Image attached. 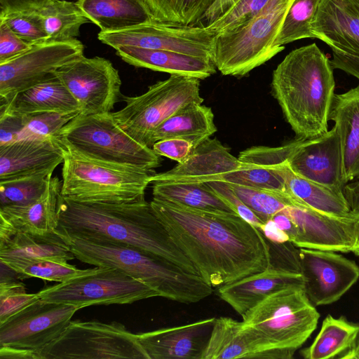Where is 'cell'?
<instances>
[{
    "label": "cell",
    "mask_w": 359,
    "mask_h": 359,
    "mask_svg": "<svg viewBox=\"0 0 359 359\" xmlns=\"http://www.w3.org/2000/svg\"><path fill=\"white\" fill-rule=\"evenodd\" d=\"M78 39H47L0 63V98H8L55 76L62 66L83 55Z\"/></svg>",
    "instance_id": "7c38bea8"
},
{
    "label": "cell",
    "mask_w": 359,
    "mask_h": 359,
    "mask_svg": "<svg viewBox=\"0 0 359 359\" xmlns=\"http://www.w3.org/2000/svg\"><path fill=\"white\" fill-rule=\"evenodd\" d=\"M282 163L265 165L241 161L240 168L224 175L222 182L286 193Z\"/></svg>",
    "instance_id": "74e56055"
},
{
    "label": "cell",
    "mask_w": 359,
    "mask_h": 359,
    "mask_svg": "<svg viewBox=\"0 0 359 359\" xmlns=\"http://www.w3.org/2000/svg\"><path fill=\"white\" fill-rule=\"evenodd\" d=\"M79 309L74 305L40 299L0 324V346L39 353L62 333Z\"/></svg>",
    "instance_id": "9a60e30c"
},
{
    "label": "cell",
    "mask_w": 359,
    "mask_h": 359,
    "mask_svg": "<svg viewBox=\"0 0 359 359\" xmlns=\"http://www.w3.org/2000/svg\"><path fill=\"white\" fill-rule=\"evenodd\" d=\"M353 232L355 242L351 252L359 256V212L355 214Z\"/></svg>",
    "instance_id": "680465c9"
},
{
    "label": "cell",
    "mask_w": 359,
    "mask_h": 359,
    "mask_svg": "<svg viewBox=\"0 0 359 359\" xmlns=\"http://www.w3.org/2000/svg\"><path fill=\"white\" fill-rule=\"evenodd\" d=\"M0 261L18 273L20 279L35 277L48 281L62 283L86 273L90 270L80 269L68 262L48 259L6 257H0Z\"/></svg>",
    "instance_id": "8d00e7d4"
},
{
    "label": "cell",
    "mask_w": 359,
    "mask_h": 359,
    "mask_svg": "<svg viewBox=\"0 0 359 359\" xmlns=\"http://www.w3.org/2000/svg\"><path fill=\"white\" fill-rule=\"evenodd\" d=\"M55 75L76 99L81 114L110 112L119 100L118 71L104 57L83 55L58 69Z\"/></svg>",
    "instance_id": "5bb4252c"
},
{
    "label": "cell",
    "mask_w": 359,
    "mask_h": 359,
    "mask_svg": "<svg viewBox=\"0 0 359 359\" xmlns=\"http://www.w3.org/2000/svg\"><path fill=\"white\" fill-rule=\"evenodd\" d=\"M30 46L0 20V63L19 55Z\"/></svg>",
    "instance_id": "c3c4849f"
},
{
    "label": "cell",
    "mask_w": 359,
    "mask_h": 359,
    "mask_svg": "<svg viewBox=\"0 0 359 359\" xmlns=\"http://www.w3.org/2000/svg\"><path fill=\"white\" fill-rule=\"evenodd\" d=\"M40 299L38 292L27 293L21 282H0V324Z\"/></svg>",
    "instance_id": "f6af8a7d"
},
{
    "label": "cell",
    "mask_w": 359,
    "mask_h": 359,
    "mask_svg": "<svg viewBox=\"0 0 359 359\" xmlns=\"http://www.w3.org/2000/svg\"><path fill=\"white\" fill-rule=\"evenodd\" d=\"M81 154L100 161L147 170L161 165V156L129 135L112 113H80L54 137Z\"/></svg>",
    "instance_id": "52a82bcc"
},
{
    "label": "cell",
    "mask_w": 359,
    "mask_h": 359,
    "mask_svg": "<svg viewBox=\"0 0 359 359\" xmlns=\"http://www.w3.org/2000/svg\"><path fill=\"white\" fill-rule=\"evenodd\" d=\"M63 159L62 149L55 138L21 139L0 146V182L53 174Z\"/></svg>",
    "instance_id": "7402d4cb"
},
{
    "label": "cell",
    "mask_w": 359,
    "mask_h": 359,
    "mask_svg": "<svg viewBox=\"0 0 359 359\" xmlns=\"http://www.w3.org/2000/svg\"><path fill=\"white\" fill-rule=\"evenodd\" d=\"M215 0H144L154 22L196 26Z\"/></svg>",
    "instance_id": "d590c367"
},
{
    "label": "cell",
    "mask_w": 359,
    "mask_h": 359,
    "mask_svg": "<svg viewBox=\"0 0 359 359\" xmlns=\"http://www.w3.org/2000/svg\"><path fill=\"white\" fill-rule=\"evenodd\" d=\"M330 60L334 69H337L359 81V46L331 48Z\"/></svg>",
    "instance_id": "7dc6e473"
},
{
    "label": "cell",
    "mask_w": 359,
    "mask_h": 359,
    "mask_svg": "<svg viewBox=\"0 0 359 359\" xmlns=\"http://www.w3.org/2000/svg\"><path fill=\"white\" fill-rule=\"evenodd\" d=\"M270 0H238L206 27L216 34L233 31L258 15Z\"/></svg>",
    "instance_id": "7bdbcfd3"
},
{
    "label": "cell",
    "mask_w": 359,
    "mask_h": 359,
    "mask_svg": "<svg viewBox=\"0 0 359 359\" xmlns=\"http://www.w3.org/2000/svg\"><path fill=\"white\" fill-rule=\"evenodd\" d=\"M79 260L121 271L164 298L184 304L200 302L212 292L203 279L177 265L136 248L60 236Z\"/></svg>",
    "instance_id": "277c9868"
},
{
    "label": "cell",
    "mask_w": 359,
    "mask_h": 359,
    "mask_svg": "<svg viewBox=\"0 0 359 359\" xmlns=\"http://www.w3.org/2000/svg\"><path fill=\"white\" fill-rule=\"evenodd\" d=\"M215 318L137 334L149 359H201Z\"/></svg>",
    "instance_id": "44dd1931"
},
{
    "label": "cell",
    "mask_w": 359,
    "mask_h": 359,
    "mask_svg": "<svg viewBox=\"0 0 359 359\" xmlns=\"http://www.w3.org/2000/svg\"><path fill=\"white\" fill-rule=\"evenodd\" d=\"M205 184L243 219L259 229L264 224L243 202L228 183L221 181H215L205 182Z\"/></svg>",
    "instance_id": "bcb514c9"
},
{
    "label": "cell",
    "mask_w": 359,
    "mask_h": 359,
    "mask_svg": "<svg viewBox=\"0 0 359 359\" xmlns=\"http://www.w3.org/2000/svg\"><path fill=\"white\" fill-rule=\"evenodd\" d=\"M297 175L344 193L340 140L336 128L310 140H300L287 159Z\"/></svg>",
    "instance_id": "d6986e66"
},
{
    "label": "cell",
    "mask_w": 359,
    "mask_h": 359,
    "mask_svg": "<svg viewBox=\"0 0 359 359\" xmlns=\"http://www.w3.org/2000/svg\"><path fill=\"white\" fill-rule=\"evenodd\" d=\"M41 299L76 306L126 304L160 297L146 285L120 270L96 266L81 276L44 288Z\"/></svg>",
    "instance_id": "8fae6325"
},
{
    "label": "cell",
    "mask_w": 359,
    "mask_h": 359,
    "mask_svg": "<svg viewBox=\"0 0 359 359\" xmlns=\"http://www.w3.org/2000/svg\"><path fill=\"white\" fill-rule=\"evenodd\" d=\"M320 0H294L283 20L275 41L276 47L306 38H314L311 24Z\"/></svg>",
    "instance_id": "f35d334b"
},
{
    "label": "cell",
    "mask_w": 359,
    "mask_h": 359,
    "mask_svg": "<svg viewBox=\"0 0 359 359\" xmlns=\"http://www.w3.org/2000/svg\"><path fill=\"white\" fill-rule=\"evenodd\" d=\"M238 0H215L196 26L207 27L233 6Z\"/></svg>",
    "instance_id": "f5cc1de1"
},
{
    "label": "cell",
    "mask_w": 359,
    "mask_h": 359,
    "mask_svg": "<svg viewBox=\"0 0 359 359\" xmlns=\"http://www.w3.org/2000/svg\"><path fill=\"white\" fill-rule=\"evenodd\" d=\"M241 317L278 347L296 352L316 329L320 313L303 288L287 287L268 296Z\"/></svg>",
    "instance_id": "30bf717a"
},
{
    "label": "cell",
    "mask_w": 359,
    "mask_h": 359,
    "mask_svg": "<svg viewBox=\"0 0 359 359\" xmlns=\"http://www.w3.org/2000/svg\"><path fill=\"white\" fill-rule=\"evenodd\" d=\"M216 34L206 27L148 22L116 32H100L98 39L116 49L135 46L174 51L212 60Z\"/></svg>",
    "instance_id": "4fadbf2b"
},
{
    "label": "cell",
    "mask_w": 359,
    "mask_h": 359,
    "mask_svg": "<svg viewBox=\"0 0 359 359\" xmlns=\"http://www.w3.org/2000/svg\"><path fill=\"white\" fill-rule=\"evenodd\" d=\"M294 0H270L252 20L233 31L216 34L212 61L224 76H243L283 50L274 43Z\"/></svg>",
    "instance_id": "8992f818"
},
{
    "label": "cell",
    "mask_w": 359,
    "mask_h": 359,
    "mask_svg": "<svg viewBox=\"0 0 359 359\" xmlns=\"http://www.w3.org/2000/svg\"><path fill=\"white\" fill-rule=\"evenodd\" d=\"M283 211L295 224L298 248L351 252L355 242V214L349 217L330 216L305 205H289Z\"/></svg>",
    "instance_id": "ac0fdd59"
},
{
    "label": "cell",
    "mask_w": 359,
    "mask_h": 359,
    "mask_svg": "<svg viewBox=\"0 0 359 359\" xmlns=\"http://www.w3.org/2000/svg\"><path fill=\"white\" fill-rule=\"evenodd\" d=\"M333 69L316 43L292 50L274 69L272 94L297 139H313L328 130L335 95Z\"/></svg>",
    "instance_id": "3957f363"
},
{
    "label": "cell",
    "mask_w": 359,
    "mask_h": 359,
    "mask_svg": "<svg viewBox=\"0 0 359 359\" xmlns=\"http://www.w3.org/2000/svg\"><path fill=\"white\" fill-rule=\"evenodd\" d=\"M48 39L71 40L80 34L81 26L89 20L76 2L53 0L38 11Z\"/></svg>",
    "instance_id": "e575fe53"
},
{
    "label": "cell",
    "mask_w": 359,
    "mask_h": 359,
    "mask_svg": "<svg viewBox=\"0 0 359 359\" xmlns=\"http://www.w3.org/2000/svg\"><path fill=\"white\" fill-rule=\"evenodd\" d=\"M55 139L64 158L62 196L81 203H126L144 199L154 170L94 159Z\"/></svg>",
    "instance_id": "5b68a950"
},
{
    "label": "cell",
    "mask_w": 359,
    "mask_h": 359,
    "mask_svg": "<svg viewBox=\"0 0 359 359\" xmlns=\"http://www.w3.org/2000/svg\"><path fill=\"white\" fill-rule=\"evenodd\" d=\"M311 30L330 48L359 46V0H320Z\"/></svg>",
    "instance_id": "d4e9b609"
},
{
    "label": "cell",
    "mask_w": 359,
    "mask_h": 359,
    "mask_svg": "<svg viewBox=\"0 0 359 359\" xmlns=\"http://www.w3.org/2000/svg\"><path fill=\"white\" fill-rule=\"evenodd\" d=\"M0 111L21 115L45 111H81L76 99L55 75L8 98H0Z\"/></svg>",
    "instance_id": "83f0119b"
},
{
    "label": "cell",
    "mask_w": 359,
    "mask_h": 359,
    "mask_svg": "<svg viewBox=\"0 0 359 359\" xmlns=\"http://www.w3.org/2000/svg\"><path fill=\"white\" fill-rule=\"evenodd\" d=\"M329 119L334 121L339 137L346 185L359 180V85L334 95Z\"/></svg>",
    "instance_id": "484cf974"
},
{
    "label": "cell",
    "mask_w": 359,
    "mask_h": 359,
    "mask_svg": "<svg viewBox=\"0 0 359 359\" xmlns=\"http://www.w3.org/2000/svg\"><path fill=\"white\" fill-rule=\"evenodd\" d=\"M198 78L171 74L149 86L143 94L123 97L126 106L111 112L118 124L133 139L150 147L154 130L176 111L191 103L203 102Z\"/></svg>",
    "instance_id": "ba28073f"
},
{
    "label": "cell",
    "mask_w": 359,
    "mask_h": 359,
    "mask_svg": "<svg viewBox=\"0 0 359 359\" xmlns=\"http://www.w3.org/2000/svg\"><path fill=\"white\" fill-rule=\"evenodd\" d=\"M259 230L267 241L273 243L282 244L290 241L288 235L279 229L272 219L264 222Z\"/></svg>",
    "instance_id": "db71d44e"
},
{
    "label": "cell",
    "mask_w": 359,
    "mask_h": 359,
    "mask_svg": "<svg viewBox=\"0 0 359 359\" xmlns=\"http://www.w3.org/2000/svg\"><path fill=\"white\" fill-rule=\"evenodd\" d=\"M229 184V183H228ZM243 202L264 223L287 206L297 205L286 193L229 184Z\"/></svg>",
    "instance_id": "ab89813d"
},
{
    "label": "cell",
    "mask_w": 359,
    "mask_h": 359,
    "mask_svg": "<svg viewBox=\"0 0 359 359\" xmlns=\"http://www.w3.org/2000/svg\"><path fill=\"white\" fill-rule=\"evenodd\" d=\"M40 359H149L137 336L118 322L70 321Z\"/></svg>",
    "instance_id": "9c48e42d"
},
{
    "label": "cell",
    "mask_w": 359,
    "mask_h": 359,
    "mask_svg": "<svg viewBox=\"0 0 359 359\" xmlns=\"http://www.w3.org/2000/svg\"><path fill=\"white\" fill-rule=\"evenodd\" d=\"M53 0H0V14L13 11H39Z\"/></svg>",
    "instance_id": "816d5d0a"
},
{
    "label": "cell",
    "mask_w": 359,
    "mask_h": 359,
    "mask_svg": "<svg viewBox=\"0 0 359 359\" xmlns=\"http://www.w3.org/2000/svg\"><path fill=\"white\" fill-rule=\"evenodd\" d=\"M23 127L24 115L0 111V146L17 141Z\"/></svg>",
    "instance_id": "f907efd6"
},
{
    "label": "cell",
    "mask_w": 359,
    "mask_h": 359,
    "mask_svg": "<svg viewBox=\"0 0 359 359\" xmlns=\"http://www.w3.org/2000/svg\"><path fill=\"white\" fill-rule=\"evenodd\" d=\"M52 174H39L0 182V207L21 206L39 199Z\"/></svg>",
    "instance_id": "60d3db41"
},
{
    "label": "cell",
    "mask_w": 359,
    "mask_h": 359,
    "mask_svg": "<svg viewBox=\"0 0 359 359\" xmlns=\"http://www.w3.org/2000/svg\"><path fill=\"white\" fill-rule=\"evenodd\" d=\"M241 161L218 140H205L196 147L189 156L172 169L154 173L153 182L205 183L222 181L226 174L238 170Z\"/></svg>",
    "instance_id": "ffe728a7"
},
{
    "label": "cell",
    "mask_w": 359,
    "mask_h": 359,
    "mask_svg": "<svg viewBox=\"0 0 359 359\" xmlns=\"http://www.w3.org/2000/svg\"><path fill=\"white\" fill-rule=\"evenodd\" d=\"M294 353L278 347L243 320L219 317L215 320L201 359H290Z\"/></svg>",
    "instance_id": "e0dca14e"
},
{
    "label": "cell",
    "mask_w": 359,
    "mask_h": 359,
    "mask_svg": "<svg viewBox=\"0 0 359 359\" xmlns=\"http://www.w3.org/2000/svg\"><path fill=\"white\" fill-rule=\"evenodd\" d=\"M215 132L217 128L211 108L191 103L176 111L154 130L150 147L161 140L180 138L190 142L194 149Z\"/></svg>",
    "instance_id": "4dcf8cb0"
},
{
    "label": "cell",
    "mask_w": 359,
    "mask_h": 359,
    "mask_svg": "<svg viewBox=\"0 0 359 359\" xmlns=\"http://www.w3.org/2000/svg\"><path fill=\"white\" fill-rule=\"evenodd\" d=\"M337 252L299 248L303 290L315 307L338 301L359 278V266Z\"/></svg>",
    "instance_id": "2e32d148"
},
{
    "label": "cell",
    "mask_w": 359,
    "mask_h": 359,
    "mask_svg": "<svg viewBox=\"0 0 359 359\" xmlns=\"http://www.w3.org/2000/svg\"><path fill=\"white\" fill-rule=\"evenodd\" d=\"M153 198L191 209L236 214L205 183L153 182Z\"/></svg>",
    "instance_id": "d6a6232c"
},
{
    "label": "cell",
    "mask_w": 359,
    "mask_h": 359,
    "mask_svg": "<svg viewBox=\"0 0 359 359\" xmlns=\"http://www.w3.org/2000/svg\"><path fill=\"white\" fill-rule=\"evenodd\" d=\"M0 20L30 46L46 41L47 34L38 11H13L0 14Z\"/></svg>",
    "instance_id": "ee69618b"
},
{
    "label": "cell",
    "mask_w": 359,
    "mask_h": 359,
    "mask_svg": "<svg viewBox=\"0 0 359 359\" xmlns=\"http://www.w3.org/2000/svg\"><path fill=\"white\" fill-rule=\"evenodd\" d=\"M286 193L297 205H305L337 217H349L351 212L344 193L309 180L294 173L286 161L281 164Z\"/></svg>",
    "instance_id": "f546056e"
},
{
    "label": "cell",
    "mask_w": 359,
    "mask_h": 359,
    "mask_svg": "<svg viewBox=\"0 0 359 359\" xmlns=\"http://www.w3.org/2000/svg\"><path fill=\"white\" fill-rule=\"evenodd\" d=\"M302 273L272 265L265 270L217 287L216 293L241 316L271 294L287 287H304Z\"/></svg>",
    "instance_id": "cb8c5ba5"
},
{
    "label": "cell",
    "mask_w": 359,
    "mask_h": 359,
    "mask_svg": "<svg viewBox=\"0 0 359 359\" xmlns=\"http://www.w3.org/2000/svg\"><path fill=\"white\" fill-rule=\"evenodd\" d=\"M272 219L279 229L285 231L292 243L297 235V229L292 219L283 211H280L273 215Z\"/></svg>",
    "instance_id": "9f6ffc18"
},
{
    "label": "cell",
    "mask_w": 359,
    "mask_h": 359,
    "mask_svg": "<svg viewBox=\"0 0 359 359\" xmlns=\"http://www.w3.org/2000/svg\"><path fill=\"white\" fill-rule=\"evenodd\" d=\"M23 257L68 262L75 257L57 232L46 235L18 232L0 242V257Z\"/></svg>",
    "instance_id": "836d02e7"
},
{
    "label": "cell",
    "mask_w": 359,
    "mask_h": 359,
    "mask_svg": "<svg viewBox=\"0 0 359 359\" xmlns=\"http://www.w3.org/2000/svg\"><path fill=\"white\" fill-rule=\"evenodd\" d=\"M116 55L128 64L171 74L205 79L216 72L210 59L188 55L174 51L120 46Z\"/></svg>",
    "instance_id": "4316f807"
},
{
    "label": "cell",
    "mask_w": 359,
    "mask_h": 359,
    "mask_svg": "<svg viewBox=\"0 0 359 359\" xmlns=\"http://www.w3.org/2000/svg\"><path fill=\"white\" fill-rule=\"evenodd\" d=\"M0 358L6 359H40L39 355L36 351L11 346H0Z\"/></svg>",
    "instance_id": "11a10c76"
},
{
    "label": "cell",
    "mask_w": 359,
    "mask_h": 359,
    "mask_svg": "<svg viewBox=\"0 0 359 359\" xmlns=\"http://www.w3.org/2000/svg\"><path fill=\"white\" fill-rule=\"evenodd\" d=\"M152 149L159 156L181 163L191 153L194 146L184 139L168 138L155 142Z\"/></svg>",
    "instance_id": "681fc988"
},
{
    "label": "cell",
    "mask_w": 359,
    "mask_h": 359,
    "mask_svg": "<svg viewBox=\"0 0 359 359\" xmlns=\"http://www.w3.org/2000/svg\"><path fill=\"white\" fill-rule=\"evenodd\" d=\"M358 334V323L329 314L312 344L302 349L301 355L305 359L341 358L355 346Z\"/></svg>",
    "instance_id": "1f68e13d"
},
{
    "label": "cell",
    "mask_w": 359,
    "mask_h": 359,
    "mask_svg": "<svg viewBox=\"0 0 359 359\" xmlns=\"http://www.w3.org/2000/svg\"><path fill=\"white\" fill-rule=\"evenodd\" d=\"M81 111L58 113L38 112L24 115V127L18 140L54 138Z\"/></svg>",
    "instance_id": "b9f144b4"
},
{
    "label": "cell",
    "mask_w": 359,
    "mask_h": 359,
    "mask_svg": "<svg viewBox=\"0 0 359 359\" xmlns=\"http://www.w3.org/2000/svg\"><path fill=\"white\" fill-rule=\"evenodd\" d=\"M90 22L100 32L120 31L153 22L144 0H77Z\"/></svg>",
    "instance_id": "f1b7e54d"
},
{
    "label": "cell",
    "mask_w": 359,
    "mask_h": 359,
    "mask_svg": "<svg viewBox=\"0 0 359 359\" xmlns=\"http://www.w3.org/2000/svg\"><path fill=\"white\" fill-rule=\"evenodd\" d=\"M62 182L49 177L47 188L36 201L21 206L0 207V242L16 233L46 235L56 232Z\"/></svg>",
    "instance_id": "603a6c76"
},
{
    "label": "cell",
    "mask_w": 359,
    "mask_h": 359,
    "mask_svg": "<svg viewBox=\"0 0 359 359\" xmlns=\"http://www.w3.org/2000/svg\"><path fill=\"white\" fill-rule=\"evenodd\" d=\"M344 194L353 214L359 212V180L346 184Z\"/></svg>",
    "instance_id": "6f0895ef"
},
{
    "label": "cell",
    "mask_w": 359,
    "mask_h": 359,
    "mask_svg": "<svg viewBox=\"0 0 359 359\" xmlns=\"http://www.w3.org/2000/svg\"><path fill=\"white\" fill-rule=\"evenodd\" d=\"M150 204L175 244L212 287L270 265L269 242L238 215L201 211L154 198Z\"/></svg>",
    "instance_id": "6da1fadb"
},
{
    "label": "cell",
    "mask_w": 359,
    "mask_h": 359,
    "mask_svg": "<svg viewBox=\"0 0 359 359\" xmlns=\"http://www.w3.org/2000/svg\"><path fill=\"white\" fill-rule=\"evenodd\" d=\"M359 359V338L357 339L355 346L348 352L344 353L341 359Z\"/></svg>",
    "instance_id": "91938a15"
},
{
    "label": "cell",
    "mask_w": 359,
    "mask_h": 359,
    "mask_svg": "<svg viewBox=\"0 0 359 359\" xmlns=\"http://www.w3.org/2000/svg\"><path fill=\"white\" fill-rule=\"evenodd\" d=\"M57 217L56 232L62 236L136 248L199 276L145 199L126 203H81L60 194Z\"/></svg>",
    "instance_id": "7a4b0ae2"
}]
</instances>
